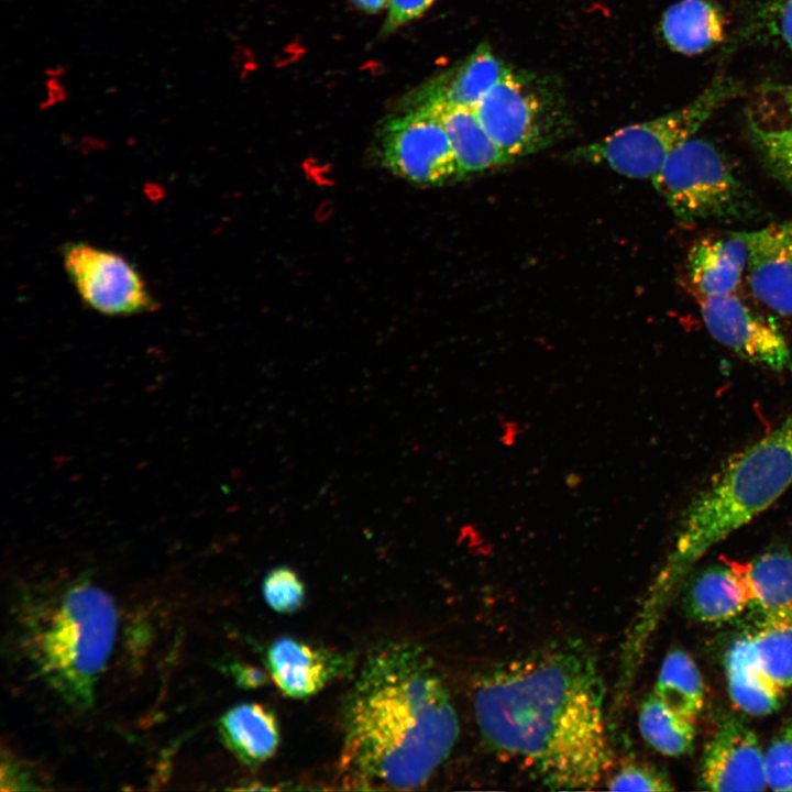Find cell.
<instances>
[{
    "label": "cell",
    "instance_id": "1",
    "mask_svg": "<svg viewBox=\"0 0 792 792\" xmlns=\"http://www.w3.org/2000/svg\"><path fill=\"white\" fill-rule=\"evenodd\" d=\"M604 696L594 656L571 641L484 672L473 708L485 744L547 789L592 790L613 763Z\"/></svg>",
    "mask_w": 792,
    "mask_h": 792
},
{
    "label": "cell",
    "instance_id": "2",
    "mask_svg": "<svg viewBox=\"0 0 792 792\" xmlns=\"http://www.w3.org/2000/svg\"><path fill=\"white\" fill-rule=\"evenodd\" d=\"M344 779L358 789L411 790L449 757L459 719L435 663L413 642L366 658L343 707Z\"/></svg>",
    "mask_w": 792,
    "mask_h": 792
},
{
    "label": "cell",
    "instance_id": "3",
    "mask_svg": "<svg viewBox=\"0 0 792 792\" xmlns=\"http://www.w3.org/2000/svg\"><path fill=\"white\" fill-rule=\"evenodd\" d=\"M16 607V648L31 673L70 707H90L117 637L112 597L73 581L29 594Z\"/></svg>",
    "mask_w": 792,
    "mask_h": 792
},
{
    "label": "cell",
    "instance_id": "4",
    "mask_svg": "<svg viewBox=\"0 0 792 792\" xmlns=\"http://www.w3.org/2000/svg\"><path fill=\"white\" fill-rule=\"evenodd\" d=\"M792 484V415L729 461L686 508L664 574L675 576Z\"/></svg>",
    "mask_w": 792,
    "mask_h": 792
},
{
    "label": "cell",
    "instance_id": "5",
    "mask_svg": "<svg viewBox=\"0 0 792 792\" xmlns=\"http://www.w3.org/2000/svg\"><path fill=\"white\" fill-rule=\"evenodd\" d=\"M733 86L716 79L694 100L668 114L626 125L574 151L581 162L607 166L630 178L652 179L668 156L697 130L730 96Z\"/></svg>",
    "mask_w": 792,
    "mask_h": 792
},
{
    "label": "cell",
    "instance_id": "6",
    "mask_svg": "<svg viewBox=\"0 0 792 792\" xmlns=\"http://www.w3.org/2000/svg\"><path fill=\"white\" fill-rule=\"evenodd\" d=\"M484 129L512 161L562 139L570 120L563 100L537 76L510 70L474 108Z\"/></svg>",
    "mask_w": 792,
    "mask_h": 792
},
{
    "label": "cell",
    "instance_id": "7",
    "mask_svg": "<svg viewBox=\"0 0 792 792\" xmlns=\"http://www.w3.org/2000/svg\"><path fill=\"white\" fill-rule=\"evenodd\" d=\"M651 180L685 223L730 217L741 208L739 180L718 148L703 139L693 136L680 144Z\"/></svg>",
    "mask_w": 792,
    "mask_h": 792
},
{
    "label": "cell",
    "instance_id": "8",
    "mask_svg": "<svg viewBox=\"0 0 792 792\" xmlns=\"http://www.w3.org/2000/svg\"><path fill=\"white\" fill-rule=\"evenodd\" d=\"M62 260L81 301L101 315L133 316L157 307L139 270L121 254L78 241L63 246Z\"/></svg>",
    "mask_w": 792,
    "mask_h": 792
},
{
    "label": "cell",
    "instance_id": "9",
    "mask_svg": "<svg viewBox=\"0 0 792 792\" xmlns=\"http://www.w3.org/2000/svg\"><path fill=\"white\" fill-rule=\"evenodd\" d=\"M383 132V161L398 176L431 186L463 177L444 128L428 108L393 118Z\"/></svg>",
    "mask_w": 792,
    "mask_h": 792
},
{
    "label": "cell",
    "instance_id": "10",
    "mask_svg": "<svg viewBox=\"0 0 792 792\" xmlns=\"http://www.w3.org/2000/svg\"><path fill=\"white\" fill-rule=\"evenodd\" d=\"M700 310L710 334L741 359L778 372L791 369L782 332L735 293L701 298Z\"/></svg>",
    "mask_w": 792,
    "mask_h": 792
},
{
    "label": "cell",
    "instance_id": "11",
    "mask_svg": "<svg viewBox=\"0 0 792 792\" xmlns=\"http://www.w3.org/2000/svg\"><path fill=\"white\" fill-rule=\"evenodd\" d=\"M698 784L717 792L767 789L763 751L748 725L736 717L718 724L702 756Z\"/></svg>",
    "mask_w": 792,
    "mask_h": 792
},
{
    "label": "cell",
    "instance_id": "12",
    "mask_svg": "<svg viewBox=\"0 0 792 792\" xmlns=\"http://www.w3.org/2000/svg\"><path fill=\"white\" fill-rule=\"evenodd\" d=\"M744 233L754 296L776 314L792 317V221Z\"/></svg>",
    "mask_w": 792,
    "mask_h": 792
},
{
    "label": "cell",
    "instance_id": "13",
    "mask_svg": "<svg viewBox=\"0 0 792 792\" xmlns=\"http://www.w3.org/2000/svg\"><path fill=\"white\" fill-rule=\"evenodd\" d=\"M344 656L293 637L274 640L266 664L278 689L287 696L304 698L318 693L350 667Z\"/></svg>",
    "mask_w": 792,
    "mask_h": 792
},
{
    "label": "cell",
    "instance_id": "14",
    "mask_svg": "<svg viewBox=\"0 0 792 792\" xmlns=\"http://www.w3.org/2000/svg\"><path fill=\"white\" fill-rule=\"evenodd\" d=\"M748 122L767 166L792 195V84L766 85L749 111Z\"/></svg>",
    "mask_w": 792,
    "mask_h": 792
},
{
    "label": "cell",
    "instance_id": "15",
    "mask_svg": "<svg viewBox=\"0 0 792 792\" xmlns=\"http://www.w3.org/2000/svg\"><path fill=\"white\" fill-rule=\"evenodd\" d=\"M487 44L421 88L415 107L442 103L475 108L491 88L510 72Z\"/></svg>",
    "mask_w": 792,
    "mask_h": 792
},
{
    "label": "cell",
    "instance_id": "16",
    "mask_svg": "<svg viewBox=\"0 0 792 792\" xmlns=\"http://www.w3.org/2000/svg\"><path fill=\"white\" fill-rule=\"evenodd\" d=\"M748 248L744 232L706 237L688 253V277L700 298L735 293L746 271Z\"/></svg>",
    "mask_w": 792,
    "mask_h": 792
},
{
    "label": "cell",
    "instance_id": "17",
    "mask_svg": "<svg viewBox=\"0 0 792 792\" xmlns=\"http://www.w3.org/2000/svg\"><path fill=\"white\" fill-rule=\"evenodd\" d=\"M418 107L428 108L441 122L463 176L513 162L488 135L474 108L442 103Z\"/></svg>",
    "mask_w": 792,
    "mask_h": 792
},
{
    "label": "cell",
    "instance_id": "18",
    "mask_svg": "<svg viewBox=\"0 0 792 792\" xmlns=\"http://www.w3.org/2000/svg\"><path fill=\"white\" fill-rule=\"evenodd\" d=\"M751 603L747 583L736 562L705 569L691 583L686 596L690 614L706 623L724 622Z\"/></svg>",
    "mask_w": 792,
    "mask_h": 792
},
{
    "label": "cell",
    "instance_id": "19",
    "mask_svg": "<svg viewBox=\"0 0 792 792\" xmlns=\"http://www.w3.org/2000/svg\"><path fill=\"white\" fill-rule=\"evenodd\" d=\"M219 732L227 747L245 765L258 766L271 758L279 743L275 714L257 703H242L224 713Z\"/></svg>",
    "mask_w": 792,
    "mask_h": 792
},
{
    "label": "cell",
    "instance_id": "20",
    "mask_svg": "<svg viewBox=\"0 0 792 792\" xmlns=\"http://www.w3.org/2000/svg\"><path fill=\"white\" fill-rule=\"evenodd\" d=\"M725 668L729 696L740 711L763 716L779 708L785 689L757 666L745 636L732 645Z\"/></svg>",
    "mask_w": 792,
    "mask_h": 792
},
{
    "label": "cell",
    "instance_id": "21",
    "mask_svg": "<svg viewBox=\"0 0 792 792\" xmlns=\"http://www.w3.org/2000/svg\"><path fill=\"white\" fill-rule=\"evenodd\" d=\"M661 31L674 51L702 53L722 40V16L706 0H682L666 11Z\"/></svg>",
    "mask_w": 792,
    "mask_h": 792
},
{
    "label": "cell",
    "instance_id": "22",
    "mask_svg": "<svg viewBox=\"0 0 792 792\" xmlns=\"http://www.w3.org/2000/svg\"><path fill=\"white\" fill-rule=\"evenodd\" d=\"M653 693L673 712L695 723L705 702V684L694 660L674 649L664 657Z\"/></svg>",
    "mask_w": 792,
    "mask_h": 792
},
{
    "label": "cell",
    "instance_id": "23",
    "mask_svg": "<svg viewBox=\"0 0 792 792\" xmlns=\"http://www.w3.org/2000/svg\"><path fill=\"white\" fill-rule=\"evenodd\" d=\"M745 638L757 666L783 689L792 688V610L766 613Z\"/></svg>",
    "mask_w": 792,
    "mask_h": 792
},
{
    "label": "cell",
    "instance_id": "24",
    "mask_svg": "<svg viewBox=\"0 0 792 792\" xmlns=\"http://www.w3.org/2000/svg\"><path fill=\"white\" fill-rule=\"evenodd\" d=\"M736 563L749 588L751 603L765 614L792 610V551L768 552L750 562Z\"/></svg>",
    "mask_w": 792,
    "mask_h": 792
},
{
    "label": "cell",
    "instance_id": "25",
    "mask_svg": "<svg viewBox=\"0 0 792 792\" xmlns=\"http://www.w3.org/2000/svg\"><path fill=\"white\" fill-rule=\"evenodd\" d=\"M638 727L645 741L664 756L679 757L693 748L695 723L673 712L653 692L639 705Z\"/></svg>",
    "mask_w": 792,
    "mask_h": 792
},
{
    "label": "cell",
    "instance_id": "26",
    "mask_svg": "<svg viewBox=\"0 0 792 792\" xmlns=\"http://www.w3.org/2000/svg\"><path fill=\"white\" fill-rule=\"evenodd\" d=\"M767 788L792 792V719L772 736L763 752Z\"/></svg>",
    "mask_w": 792,
    "mask_h": 792
},
{
    "label": "cell",
    "instance_id": "27",
    "mask_svg": "<svg viewBox=\"0 0 792 792\" xmlns=\"http://www.w3.org/2000/svg\"><path fill=\"white\" fill-rule=\"evenodd\" d=\"M262 591L267 605L278 613H293L305 600V585L299 575L284 565L274 568L265 575Z\"/></svg>",
    "mask_w": 792,
    "mask_h": 792
},
{
    "label": "cell",
    "instance_id": "28",
    "mask_svg": "<svg viewBox=\"0 0 792 792\" xmlns=\"http://www.w3.org/2000/svg\"><path fill=\"white\" fill-rule=\"evenodd\" d=\"M610 791H672L674 787L659 769L645 762L629 761L616 769L607 779Z\"/></svg>",
    "mask_w": 792,
    "mask_h": 792
},
{
    "label": "cell",
    "instance_id": "29",
    "mask_svg": "<svg viewBox=\"0 0 792 792\" xmlns=\"http://www.w3.org/2000/svg\"><path fill=\"white\" fill-rule=\"evenodd\" d=\"M760 11L769 32L792 51V0H760Z\"/></svg>",
    "mask_w": 792,
    "mask_h": 792
},
{
    "label": "cell",
    "instance_id": "30",
    "mask_svg": "<svg viewBox=\"0 0 792 792\" xmlns=\"http://www.w3.org/2000/svg\"><path fill=\"white\" fill-rule=\"evenodd\" d=\"M435 0H388L385 31L391 32L420 16Z\"/></svg>",
    "mask_w": 792,
    "mask_h": 792
},
{
    "label": "cell",
    "instance_id": "31",
    "mask_svg": "<svg viewBox=\"0 0 792 792\" xmlns=\"http://www.w3.org/2000/svg\"><path fill=\"white\" fill-rule=\"evenodd\" d=\"M66 72L67 68L64 65H55L44 69V95L40 103L42 109L55 107L67 100L68 90L64 82Z\"/></svg>",
    "mask_w": 792,
    "mask_h": 792
},
{
    "label": "cell",
    "instance_id": "32",
    "mask_svg": "<svg viewBox=\"0 0 792 792\" xmlns=\"http://www.w3.org/2000/svg\"><path fill=\"white\" fill-rule=\"evenodd\" d=\"M233 672L238 683L245 688H256L266 682L264 673L253 667L238 664Z\"/></svg>",
    "mask_w": 792,
    "mask_h": 792
},
{
    "label": "cell",
    "instance_id": "33",
    "mask_svg": "<svg viewBox=\"0 0 792 792\" xmlns=\"http://www.w3.org/2000/svg\"><path fill=\"white\" fill-rule=\"evenodd\" d=\"M353 3L360 8L361 10H364L369 13H375L383 9L387 3L388 0H352Z\"/></svg>",
    "mask_w": 792,
    "mask_h": 792
}]
</instances>
